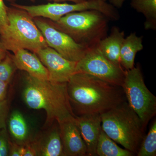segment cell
I'll list each match as a JSON object with an SVG mask.
<instances>
[{"label":"cell","instance_id":"15","mask_svg":"<svg viewBox=\"0 0 156 156\" xmlns=\"http://www.w3.org/2000/svg\"><path fill=\"white\" fill-rule=\"evenodd\" d=\"M125 36L124 31H121L117 27H113L109 35L102 39L97 46L105 58L120 67H122L120 63V51Z\"/></svg>","mask_w":156,"mask_h":156},{"label":"cell","instance_id":"17","mask_svg":"<svg viewBox=\"0 0 156 156\" xmlns=\"http://www.w3.org/2000/svg\"><path fill=\"white\" fill-rule=\"evenodd\" d=\"M8 122L9 133L13 142L23 145L30 141L32 138L27 122L20 112L15 110L12 112Z\"/></svg>","mask_w":156,"mask_h":156},{"label":"cell","instance_id":"20","mask_svg":"<svg viewBox=\"0 0 156 156\" xmlns=\"http://www.w3.org/2000/svg\"><path fill=\"white\" fill-rule=\"evenodd\" d=\"M137 156H156V121H154L146 136L143 139Z\"/></svg>","mask_w":156,"mask_h":156},{"label":"cell","instance_id":"19","mask_svg":"<svg viewBox=\"0 0 156 156\" xmlns=\"http://www.w3.org/2000/svg\"><path fill=\"white\" fill-rule=\"evenodd\" d=\"M130 5L132 9L144 15V23L146 30H156V0H132Z\"/></svg>","mask_w":156,"mask_h":156},{"label":"cell","instance_id":"25","mask_svg":"<svg viewBox=\"0 0 156 156\" xmlns=\"http://www.w3.org/2000/svg\"><path fill=\"white\" fill-rule=\"evenodd\" d=\"M24 147L10 141L9 156H23Z\"/></svg>","mask_w":156,"mask_h":156},{"label":"cell","instance_id":"13","mask_svg":"<svg viewBox=\"0 0 156 156\" xmlns=\"http://www.w3.org/2000/svg\"><path fill=\"white\" fill-rule=\"evenodd\" d=\"M29 142L36 156H65L58 122Z\"/></svg>","mask_w":156,"mask_h":156},{"label":"cell","instance_id":"18","mask_svg":"<svg viewBox=\"0 0 156 156\" xmlns=\"http://www.w3.org/2000/svg\"><path fill=\"white\" fill-rule=\"evenodd\" d=\"M96 155L98 156H133L134 154L126 149L120 147L101 129L96 148Z\"/></svg>","mask_w":156,"mask_h":156},{"label":"cell","instance_id":"11","mask_svg":"<svg viewBox=\"0 0 156 156\" xmlns=\"http://www.w3.org/2000/svg\"><path fill=\"white\" fill-rule=\"evenodd\" d=\"M75 117L58 123L65 156H88L87 146L76 125Z\"/></svg>","mask_w":156,"mask_h":156},{"label":"cell","instance_id":"30","mask_svg":"<svg viewBox=\"0 0 156 156\" xmlns=\"http://www.w3.org/2000/svg\"><path fill=\"white\" fill-rule=\"evenodd\" d=\"M102 1H105V2H106L107 0H102Z\"/></svg>","mask_w":156,"mask_h":156},{"label":"cell","instance_id":"6","mask_svg":"<svg viewBox=\"0 0 156 156\" xmlns=\"http://www.w3.org/2000/svg\"><path fill=\"white\" fill-rule=\"evenodd\" d=\"M127 102L139 117L145 130L156 114V97L144 83L139 66L126 70L122 85Z\"/></svg>","mask_w":156,"mask_h":156},{"label":"cell","instance_id":"9","mask_svg":"<svg viewBox=\"0 0 156 156\" xmlns=\"http://www.w3.org/2000/svg\"><path fill=\"white\" fill-rule=\"evenodd\" d=\"M33 19L48 47L70 61L78 62L83 58L88 49L77 44L66 34L53 27L47 20L41 17Z\"/></svg>","mask_w":156,"mask_h":156},{"label":"cell","instance_id":"2","mask_svg":"<svg viewBox=\"0 0 156 156\" xmlns=\"http://www.w3.org/2000/svg\"><path fill=\"white\" fill-rule=\"evenodd\" d=\"M22 95L29 108L45 111L46 126H51L54 122H60L76 116L70 103L67 83L41 80L27 73Z\"/></svg>","mask_w":156,"mask_h":156},{"label":"cell","instance_id":"7","mask_svg":"<svg viewBox=\"0 0 156 156\" xmlns=\"http://www.w3.org/2000/svg\"><path fill=\"white\" fill-rule=\"evenodd\" d=\"M11 6L22 9L32 17H44L51 21H58L69 13L87 10L100 11L108 18H112L115 14L116 10L111 4L102 0H87L80 3H49L38 5L27 6L12 3Z\"/></svg>","mask_w":156,"mask_h":156},{"label":"cell","instance_id":"12","mask_svg":"<svg viewBox=\"0 0 156 156\" xmlns=\"http://www.w3.org/2000/svg\"><path fill=\"white\" fill-rule=\"evenodd\" d=\"M74 120L87 146L88 156H97L96 148L101 129V114L75 116Z\"/></svg>","mask_w":156,"mask_h":156},{"label":"cell","instance_id":"22","mask_svg":"<svg viewBox=\"0 0 156 156\" xmlns=\"http://www.w3.org/2000/svg\"><path fill=\"white\" fill-rule=\"evenodd\" d=\"M10 141L7 128L0 129V156H9Z\"/></svg>","mask_w":156,"mask_h":156},{"label":"cell","instance_id":"29","mask_svg":"<svg viewBox=\"0 0 156 156\" xmlns=\"http://www.w3.org/2000/svg\"><path fill=\"white\" fill-rule=\"evenodd\" d=\"M7 53V50H6L0 39V62L5 57Z\"/></svg>","mask_w":156,"mask_h":156},{"label":"cell","instance_id":"27","mask_svg":"<svg viewBox=\"0 0 156 156\" xmlns=\"http://www.w3.org/2000/svg\"><path fill=\"white\" fill-rule=\"evenodd\" d=\"M9 2H14L17 0H6ZM31 2H34L35 0H30ZM50 1H53L54 2L60 3L64 2H72L74 3H80L83 2H86L87 0H50Z\"/></svg>","mask_w":156,"mask_h":156},{"label":"cell","instance_id":"21","mask_svg":"<svg viewBox=\"0 0 156 156\" xmlns=\"http://www.w3.org/2000/svg\"><path fill=\"white\" fill-rule=\"evenodd\" d=\"M17 69L12 55L7 53L5 57L0 62V80L9 84Z\"/></svg>","mask_w":156,"mask_h":156},{"label":"cell","instance_id":"3","mask_svg":"<svg viewBox=\"0 0 156 156\" xmlns=\"http://www.w3.org/2000/svg\"><path fill=\"white\" fill-rule=\"evenodd\" d=\"M109 20L100 11L90 10L69 13L55 22L47 21L89 49L97 47L107 36Z\"/></svg>","mask_w":156,"mask_h":156},{"label":"cell","instance_id":"28","mask_svg":"<svg viewBox=\"0 0 156 156\" xmlns=\"http://www.w3.org/2000/svg\"><path fill=\"white\" fill-rule=\"evenodd\" d=\"M126 0H110V4L116 9H121Z\"/></svg>","mask_w":156,"mask_h":156},{"label":"cell","instance_id":"26","mask_svg":"<svg viewBox=\"0 0 156 156\" xmlns=\"http://www.w3.org/2000/svg\"><path fill=\"white\" fill-rule=\"evenodd\" d=\"M8 85V83L0 80V101L6 99Z\"/></svg>","mask_w":156,"mask_h":156},{"label":"cell","instance_id":"8","mask_svg":"<svg viewBox=\"0 0 156 156\" xmlns=\"http://www.w3.org/2000/svg\"><path fill=\"white\" fill-rule=\"evenodd\" d=\"M126 71L105 58L97 47L88 49L76 65V73L90 75L121 87L124 82Z\"/></svg>","mask_w":156,"mask_h":156},{"label":"cell","instance_id":"23","mask_svg":"<svg viewBox=\"0 0 156 156\" xmlns=\"http://www.w3.org/2000/svg\"><path fill=\"white\" fill-rule=\"evenodd\" d=\"M7 7L4 0H0V37L5 35L9 26Z\"/></svg>","mask_w":156,"mask_h":156},{"label":"cell","instance_id":"1","mask_svg":"<svg viewBox=\"0 0 156 156\" xmlns=\"http://www.w3.org/2000/svg\"><path fill=\"white\" fill-rule=\"evenodd\" d=\"M67 90L73 111L78 116L101 114L127 101L122 87L84 73H76L71 77Z\"/></svg>","mask_w":156,"mask_h":156},{"label":"cell","instance_id":"14","mask_svg":"<svg viewBox=\"0 0 156 156\" xmlns=\"http://www.w3.org/2000/svg\"><path fill=\"white\" fill-rule=\"evenodd\" d=\"M13 53L12 57L17 69L24 71L34 77L49 80L48 69L35 53L25 49H20Z\"/></svg>","mask_w":156,"mask_h":156},{"label":"cell","instance_id":"10","mask_svg":"<svg viewBox=\"0 0 156 156\" xmlns=\"http://www.w3.org/2000/svg\"><path fill=\"white\" fill-rule=\"evenodd\" d=\"M35 53L48 69L51 82L67 83L76 73L77 62L68 60L50 47L40 49Z\"/></svg>","mask_w":156,"mask_h":156},{"label":"cell","instance_id":"16","mask_svg":"<svg viewBox=\"0 0 156 156\" xmlns=\"http://www.w3.org/2000/svg\"><path fill=\"white\" fill-rule=\"evenodd\" d=\"M143 36L138 37L135 32L131 33L124 39L120 51L121 66L125 70L134 67V60L136 53L143 49Z\"/></svg>","mask_w":156,"mask_h":156},{"label":"cell","instance_id":"24","mask_svg":"<svg viewBox=\"0 0 156 156\" xmlns=\"http://www.w3.org/2000/svg\"><path fill=\"white\" fill-rule=\"evenodd\" d=\"M9 111V103L7 99L0 101V129L7 128Z\"/></svg>","mask_w":156,"mask_h":156},{"label":"cell","instance_id":"4","mask_svg":"<svg viewBox=\"0 0 156 156\" xmlns=\"http://www.w3.org/2000/svg\"><path fill=\"white\" fill-rule=\"evenodd\" d=\"M101 129L112 140L135 154L144 137L142 123L127 101L101 114Z\"/></svg>","mask_w":156,"mask_h":156},{"label":"cell","instance_id":"5","mask_svg":"<svg viewBox=\"0 0 156 156\" xmlns=\"http://www.w3.org/2000/svg\"><path fill=\"white\" fill-rule=\"evenodd\" d=\"M9 26L1 41L7 51L25 49L35 53L48 47L44 38L32 18L26 11L7 7Z\"/></svg>","mask_w":156,"mask_h":156}]
</instances>
